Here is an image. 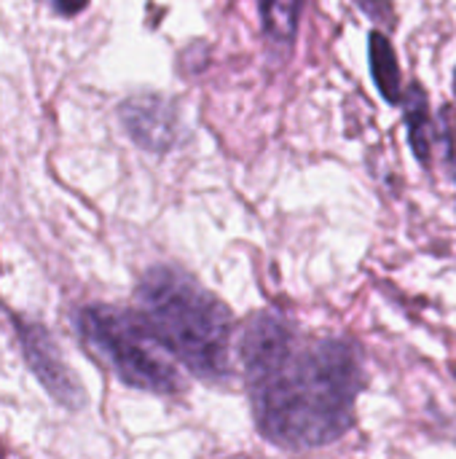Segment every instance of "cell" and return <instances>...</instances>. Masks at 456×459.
<instances>
[{
	"label": "cell",
	"mask_w": 456,
	"mask_h": 459,
	"mask_svg": "<svg viewBox=\"0 0 456 459\" xmlns=\"http://www.w3.org/2000/svg\"><path fill=\"white\" fill-rule=\"evenodd\" d=\"M258 433L288 452L341 441L366 387L363 350L341 336H304L274 312H255L237 339Z\"/></svg>",
	"instance_id": "cell-1"
},
{
	"label": "cell",
	"mask_w": 456,
	"mask_h": 459,
	"mask_svg": "<svg viewBox=\"0 0 456 459\" xmlns=\"http://www.w3.org/2000/svg\"><path fill=\"white\" fill-rule=\"evenodd\" d=\"M134 309L191 377L210 385L231 377L234 315L196 277L177 266L148 269L137 282Z\"/></svg>",
	"instance_id": "cell-2"
},
{
	"label": "cell",
	"mask_w": 456,
	"mask_h": 459,
	"mask_svg": "<svg viewBox=\"0 0 456 459\" xmlns=\"http://www.w3.org/2000/svg\"><path fill=\"white\" fill-rule=\"evenodd\" d=\"M83 347L105 363L116 379L132 390L153 395H180L185 390L169 352L148 331L137 309L89 304L75 315Z\"/></svg>",
	"instance_id": "cell-3"
},
{
	"label": "cell",
	"mask_w": 456,
	"mask_h": 459,
	"mask_svg": "<svg viewBox=\"0 0 456 459\" xmlns=\"http://www.w3.org/2000/svg\"><path fill=\"white\" fill-rule=\"evenodd\" d=\"M13 328H16V339H19L22 358H24L27 368L32 371L38 385L51 395V401L67 411L83 409L86 406V390L75 379L70 366L65 363L62 350L56 347V342L51 339L46 325H40L38 320H27V317L16 315Z\"/></svg>",
	"instance_id": "cell-4"
},
{
	"label": "cell",
	"mask_w": 456,
	"mask_h": 459,
	"mask_svg": "<svg viewBox=\"0 0 456 459\" xmlns=\"http://www.w3.org/2000/svg\"><path fill=\"white\" fill-rule=\"evenodd\" d=\"M118 118L132 137L134 145H140L148 153H167L177 140V110L169 100L159 94H137L129 97Z\"/></svg>",
	"instance_id": "cell-5"
},
{
	"label": "cell",
	"mask_w": 456,
	"mask_h": 459,
	"mask_svg": "<svg viewBox=\"0 0 456 459\" xmlns=\"http://www.w3.org/2000/svg\"><path fill=\"white\" fill-rule=\"evenodd\" d=\"M368 59H371V75L382 91V97L387 102H400V65L395 56V48L390 43L387 35H382L379 30L371 32L368 38Z\"/></svg>",
	"instance_id": "cell-6"
},
{
	"label": "cell",
	"mask_w": 456,
	"mask_h": 459,
	"mask_svg": "<svg viewBox=\"0 0 456 459\" xmlns=\"http://www.w3.org/2000/svg\"><path fill=\"white\" fill-rule=\"evenodd\" d=\"M406 124H409V143L422 164H430L433 156V116L427 94L419 83H414L406 94Z\"/></svg>",
	"instance_id": "cell-7"
},
{
	"label": "cell",
	"mask_w": 456,
	"mask_h": 459,
	"mask_svg": "<svg viewBox=\"0 0 456 459\" xmlns=\"http://www.w3.org/2000/svg\"><path fill=\"white\" fill-rule=\"evenodd\" d=\"M86 5H89V0H51L54 13H59V16H65V19L78 16L81 11H86Z\"/></svg>",
	"instance_id": "cell-8"
},
{
	"label": "cell",
	"mask_w": 456,
	"mask_h": 459,
	"mask_svg": "<svg viewBox=\"0 0 456 459\" xmlns=\"http://www.w3.org/2000/svg\"><path fill=\"white\" fill-rule=\"evenodd\" d=\"M0 459H3V457H0Z\"/></svg>",
	"instance_id": "cell-9"
}]
</instances>
